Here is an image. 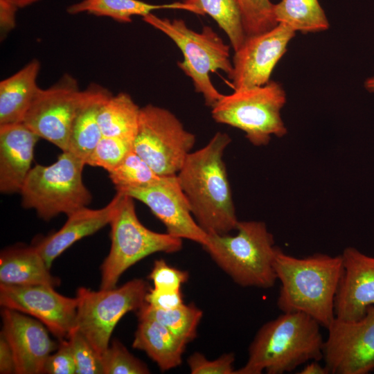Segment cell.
<instances>
[{
  "instance_id": "cell-1",
  "label": "cell",
  "mask_w": 374,
  "mask_h": 374,
  "mask_svg": "<svg viewBox=\"0 0 374 374\" xmlns=\"http://www.w3.org/2000/svg\"><path fill=\"white\" fill-rule=\"evenodd\" d=\"M228 134L217 132L203 148L189 153L177 174L195 220L208 234L235 230L237 218L224 152Z\"/></svg>"
},
{
  "instance_id": "cell-2",
  "label": "cell",
  "mask_w": 374,
  "mask_h": 374,
  "mask_svg": "<svg viewBox=\"0 0 374 374\" xmlns=\"http://www.w3.org/2000/svg\"><path fill=\"white\" fill-rule=\"evenodd\" d=\"M274 269L280 283L277 306L303 312L327 328L335 318V301L343 272L341 255L316 253L296 258L278 249Z\"/></svg>"
},
{
  "instance_id": "cell-3",
  "label": "cell",
  "mask_w": 374,
  "mask_h": 374,
  "mask_svg": "<svg viewBox=\"0 0 374 374\" xmlns=\"http://www.w3.org/2000/svg\"><path fill=\"white\" fill-rule=\"evenodd\" d=\"M321 326L303 312H283L264 323L248 349L245 364L235 374H283L323 358Z\"/></svg>"
},
{
  "instance_id": "cell-4",
  "label": "cell",
  "mask_w": 374,
  "mask_h": 374,
  "mask_svg": "<svg viewBox=\"0 0 374 374\" xmlns=\"http://www.w3.org/2000/svg\"><path fill=\"white\" fill-rule=\"evenodd\" d=\"M235 230L234 235H208L202 247L240 286L271 288L277 280L274 262L278 249L273 235L261 221H239Z\"/></svg>"
},
{
  "instance_id": "cell-5",
  "label": "cell",
  "mask_w": 374,
  "mask_h": 374,
  "mask_svg": "<svg viewBox=\"0 0 374 374\" xmlns=\"http://www.w3.org/2000/svg\"><path fill=\"white\" fill-rule=\"evenodd\" d=\"M143 21L167 35L177 46L184 59L179 68L193 81L196 92L201 93L205 104L213 107L223 96L213 85L211 73L221 70L229 76L233 69L230 46L208 26L196 32L181 19L161 18L152 13Z\"/></svg>"
},
{
  "instance_id": "cell-6",
  "label": "cell",
  "mask_w": 374,
  "mask_h": 374,
  "mask_svg": "<svg viewBox=\"0 0 374 374\" xmlns=\"http://www.w3.org/2000/svg\"><path fill=\"white\" fill-rule=\"evenodd\" d=\"M85 162L68 151H62L49 166L37 164L30 170L22 188L21 204L34 209L46 221L87 206L92 195L83 183Z\"/></svg>"
},
{
  "instance_id": "cell-7",
  "label": "cell",
  "mask_w": 374,
  "mask_h": 374,
  "mask_svg": "<svg viewBox=\"0 0 374 374\" xmlns=\"http://www.w3.org/2000/svg\"><path fill=\"white\" fill-rule=\"evenodd\" d=\"M120 193L109 223L110 251L100 267V289L116 287L121 275L145 257L157 252L175 253L183 246L182 239L145 227L137 217L134 199Z\"/></svg>"
},
{
  "instance_id": "cell-8",
  "label": "cell",
  "mask_w": 374,
  "mask_h": 374,
  "mask_svg": "<svg viewBox=\"0 0 374 374\" xmlns=\"http://www.w3.org/2000/svg\"><path fill=\"white\" fill-rule=\"evenodd\" d=\"M286 103L282 85L270 80L262 85L234 90L213 106V120L238 128L256 146L267 145L273 136L283 137L287 128L281 117Z\"/></svg>"
},
{
  "instance_id": "cell-9",
  "label": "cell",
  "mask_w": 374,
  "mask_h": 374,
  "mask_svg": "<svg viewBox=\"0 0 374 374\" xmlns=\"http://www.w3.org/2000/svg\"><path fill=\"white\" fill-rule=\"evenodd\" d=\"M147 283L135 278L119 287L93 291L77 290L75 328L101 356L109 346L112 332L127 312L139 310L145 303Z\"/></svg>"
},
{
  "instance_id": "cell-10",
  "label": "cell",
  "mask_w": 374,
  "mask_h": 374,
  "mask_svg": "<svg viewBox=\"0 0 374 374\" xmlns=\"http://www.w3.org/2000/svg\"><path fill=\"white\" fill-rule=\"evenodd\" d=\"M195 143L179 118L152 104L140 109L132 149L160 176L177 175Z\"/></svg>"
},
{
  "instance_id": "cell-11",
  "label": "cell",
  "mask_w": 374,
  "mask_h": 374,
  "mask_svg": "<svg viewBox=\"0 0 374 374\" xmlns=\"http://www.w3.org/2000/svg\"><path fill=\"white\" fill-rule=\"evenodd\" d=\"M91 91V85L80 90L75 78L64 74L52 86L39 88L22 122L39 138L67 151L74 121Z\"/></svg>"
},
{
  "instance_id": "cell-12",
  "label": "cell",
  "mask_w": 374,
  "mask_h": 374,
  "mask_svg": "<svg viewBox=\"0 0 374 374\" xmlns=\"http://www.w3.org/2000/svg\"><path fill=\"white\" fill-rule=\"evenodd\" d=\"M324 366L330 374H367L374 370V306L355 321L335 317L326 328Z\"/></svg>"
},
{
  "instance_id": "cell-13",
  "label": "cell",
  "mask_w": 374,
  "mask_h": 374,
  "mask_svg": "<svg viewBox=\"0 0 374 374\" xmlns=\"http://www.w3.org/2000/svg\"><path fill=\"white\" fill-rule=\"evenodd\" d=\"M0 304L35 317L60 340L75 327L77 297L63 296L51 286L0 283Z\"/></svg>"
},
{
  "instance_id": "cell-14",
  "label": "cell",
  "mask_w": 374,
  "mask_h": 374,
  "mask_svg": "<svg viewBox=\"0 0 374 374\" xmlns=\"http://www.w3.org/2000/svg\"><path fill=\"white\" fill-rule=\"evenodd\" d=\"M295 33L288 26L278 24L266 32L247 37L242 46L234 51L233 69L228 76L233 90L268 83Z\"/></svg>"
},
{
  "instance_id": "cell-15",
  "label": "cell",
  "mask_w": 374,
  "mask_h": 374,
  "mask_svg": "<svg viewBox=\"0 0 374 374\" xmlns=\"http://www.w3.org/2000/svg\"><path fill=\"white\" fill-rule=\"evenodd\" d=\"M116 191L145 204L164 224L168 234L202 246L206 243L208 234L193 216L177 175L163 176L157 183L147 188Z\"/></svg>"
},
{
  "instance_id": "cell-16",
  "label": "cell",
  "mask_w": 374,
  "mask_h": 374,
  "mask_svg": "<svg viewBox=\"0 0 374 374\" xmlns=\"http://www.w3.org/2000/svg\"><path fill=\"white\" fill-rule=\"evenodd\" d=\"M1 333L13 353L15 373L39 374L48 356L57 348L39 320L19 311L3 308Z\"/></svg>"
},
{
  "instance_id": "cell-17",
  "label": "cell",
  "mask_w": 374,
  "mask_h": 374,
  "mask_svg": "<svg viewBox=\"0 0 374 374\" xmlns=\"http://www.w3.org/2000/svg\"><path fill=\"white\" fill-rule=\"evenodd\" d=\"M341 255L343 272L335 296V317L355 321L374 306V257L353 247Z\"/></svg>"
},
{
  "instance_id": "cell-18",
  "label": "cell",
  "mask_w": 374,
  "mask_h": 374,
  "mask_svg": "<svg viewBox=\"0 0 374 374\" xmlns=\"http://www.w3.org/2000/svg\"><path fill=\"white\" fill-rule=\"evenodd\" d=\"M39 137L24 123L0 125V191L19 193L31 168Z\"/></svg>"
},
{
  "instance_id": "cell-19",
  "label": "cell",
  "mask_w": 374,
  "mask_h": 374,
  "mask_svg": "<svg viewBox=\"0 0 374 374\" xmlns=\"http://www.w3.org/2000/svg\"><path fill=\"white\" fill-rule=\"evenodd\" d=\"M120 197L121 193L117 191L103 208L91 209L84 206L72 212L60 229L35 244L34 247L47 266L51 268L55 259L75 242L109 224Z\"/></svg>"
},
{
  "instance_id": "cell-20",
  "label": "cell",
  "mask_w": 374,
  "mask_h": 374,
  "mask_svg": "<svg viewBox=\"0 0 374 374\" xmlns=\"http://www.w3.org/2000/svg\"><path fill=\"white\" fill-rule=\"evenodd\" d=\"M138 318L132 347L144 351L161 371L181 365L187 343L156 319L145 316Z\"/></svg>"
},
{
  "instance_id": "cell-21",
  "label": "cell",
  "mask_w": 374,
  "mask_h": 374,
  "mask_svg": "<svg viewBox=\"0 0 374 374\" xmlns=\"http://www.w3.org/2000/svg\"><path fill=\"white\" fill-rule=\"evenodd\" d=\"M34 246H16L3 250L0 256V283L14 285L57 286L59 278Z\"/></svg>"
},
{
  "instance_id": "cell-22",
  "label": "cell",
  "mask_w": 374,
  "mask_h": 374,
  "mask_svg": "<svg viewBox=\"0 0 374 374\" xmlns=\"http://www.w3.org/2000/svg\"><path fill=\"white\" fill-rule=\"evenodd\" d=\"M39 62L34 59L0 82V125L22 122L38 90Z\"/></svg>"
},
{
  "instance_id": "cell-23",
  "label": "cell",
  "mask_w": 374,
  "mask_h": 374,
  "mask_svg": "<svg viewBox=\"0 0 374 374\" xmlns=\"http://www.w3.org/2000/svg\"><path fill=\"white\" fill-rule=\"evenodd\" d=\"M91 86V96L73 124L67 148L68 152L84 162L103 136L98 121V113L102 105L112 95L103 86Z\"/></svg>"
},
{
  "instance_id": "cell-24",
  "label": "cell",
  "mask_w": 374,
  "mask_h": 374,
  "mask_svg": "<svg viewBox=\"0 0 374 374\" xmlns=\"http://www.w3.org/2000/svg\"><path fill=\"white\" fill-rule=\"evenodd\" d=\"M161 9H180L190 12V7L183 1L152 4L140 0H82L69 6L67 12L71 15L86 12L128 23L134 16L143 17Z\"/></svg>"
},
{
  "instance_id": "cell-25",
  "label": "cell",
  "mask_w": 374,
  "mask_h": 374,
  "mask_svg": "<svg viewBox=\"0 0 374 374\" xmlns=\"http://www.w3.org/2000/svg\"><path fill=\"white\" fill-rule=\"evenodd\" d=\"M141 108L125 92L112 95L100 107L98 121L105 136L133 141L137 132Z\"/></svg>"
},
{
  "instance_id": "cell-26",
  "label": "cell",
  "mask_w": 374,
  "mask_h": 374,
  "mask_svg": "<svg viewBox=\"0 0 374 374\" xmlns=\"http://www.w3.org/2000/svg\"><path fill=\"white\" fill-rule=\"evenodd\" d=\"M278 24L302 33L324 31L330 26L319 0H281L274 7Z\"/></svg>"
},
{
  "instance_id": "cell-27",
  "label": "cell",
  "mask_w": 374,
  "mask_h": 374,
  "mask_svg": "<svg viewBox=\"0 0 374 374\" xmlns=\"http://www.w3.org/2000/svg\"><path fill=\"white\" fill-rule=\"evenodd\" d=\"M197 15H208L226 34L234 51L244 43V32L238 0H184Z\"/></svg>"
},
{
  "instance_id": "cell-28",
  "label": "cell",
  "mask_w": 374,
  "mask_h": 374,
  "mask_svg": "<svg viewBox=\"0 0 374 374\" xmlns=\"http://www.w3.org/2000/svg\"><path fill=\"white\" fill-rule=\"evenodd\" d=\"M137 316L149 317L165 326L177 337L188 344L197 337L203 312L193 304H184L168 310L154 308L148 303L137 310Z\"/></svg>"
},
{
  "instance_id": "cell-29",
  "label": "cell",
  "mask_w": 374,
  "mask_h": 374,
  "mask_svg": "<svg viewBox=\"0 0 374 374\" xmlns=\"http://www.w3.org/2000/svg\"><path fill=\"white\" fill-rule=\"evenodd\" d=\"M108 174L116 190L147 188L157 183L163 177L159 175L133 149Z\"/></svg>"
},
{
  "instance_id": "cell-30",
  "label": "cell",
  "mask_w": 374,
  "mask_h": 374,
  "mask_svg": "<svg viewBox=\"0 0 374 374\" xmlns=\"http://www.w3.org/2000/svg\"><path fill=\"white\" fill-rule=\"evenodd\" d=\"M247 37L258 35L275 27L278 23L270 0H238Z\"/></svg>"
},
{
  "instance_id": "cell-31",
  "label": "cell",
  "mask_w": 374,
  "mask_h": 374,
  "mask_svg": "<svg viewBox=\"0 0 374 374\" xmlns=\"http://www.w3.org/2000/svg\"><path fill=\"white\" fill-rule=\"evenodd\" d=\"M133 141L103 136L91 154L86 160V165L100 167L107 172L114 169L132 149Z\"/></svg>"
},
{
  "instance_id": "cell-32",
  "label": "cell",
  "mask_w": 374,
  "mask_h": 374,
  "mask_svg": "<svg viewBox=\"0 0 374 374\" xmlns=\"http://www.w3.org/2000/svg\"><path fill=\"white\" fill-rule=\"evenodd\" d=\"M104 374H147L150 369L131 354L118 340H114L101 355Z\"/></svg>"
},
{
  "instance_id": "cell-33",
  "label": "cell",
  "mask_w": 374,
  "mask_h": 374,
  "mask_svg": "<svg viewBox=\"0 0 374 374\" xmlns=\"http://www.w3.org/2000/svg\"><path fill=\"white\" fill-rule=\"evenodd\" d=\"M72 350L77 374H104L101 356L75 328L67 338Z\"/></svg>"
},
{
  "instance_id": "cell-34",
  "label": "cell",
  "mask_w": 374,
  "mask_h": 374,
  "mask_svg": "<svg viewBox=\"0 0 374 374\" xmlns=\"http://www.w3.org/2000/svg\"><path fill=\"white\" fill-rule=\"evenodd\" d=\"M234 362L235 355L231 353L210 360L204 355L195 352L187 360L192 374H235Z\"/></svg>"
},
{
  "instance_id": "cell-35",
  "label": "cell",
  "mask_w": 374,
  "mask_h": 374,
  "mask_svg": "<svg viewBox=\"0 0 374 374\" xmlns=\"http://www.w3.org/2000/svg\"><path fill=\"white\" fill-rule=\"evenodd\" d=\"M148 278L154 288L163 290H179L189 278L187 271L170 266L163 259L156 260Z\"/></svg>"
},
{
  "instance_id": "cell-36",
  "label": "cell",
  "mask_w": 374,
  "mask_h": 374,
  "mask_svg": "<svg viewBox=\"0 0 374 374\" xmlns=\"http://www.w3.org/2000/svg\"><path fill=\"white\" fill-rule=\"evenodd\" d=\"M60 341L55 353H51L46 359L43 373H75V365L69 342L67 339Z\"/></svg>"
},
{
  "instance_id": "cell-37",
  "label": "cell",
  "mask_w": 374,
  "mask_h": 374,
  "mask_svg": "<svg viewBox=\"0 0 374 374\" xmlns=\"http://www.w3.org/2000/svg\"><path fill=\"white\" fill-rule=\"evenodd\" d=\"M145 303L154 308L163 310L176 308L184 303L181 290H163L154 287L148 290Z\"/></svg>"
},
{
  "instance_id": "cell-38",
  "label": "cell",
  "mask_w": 374,
  "mask_h": 374,
  "mask_svg": "<svg viewBox=\"0 0 374 374\" xmlns=\"http://www.w3.org/2000/svg\"><path fill=\"white\" fill-rule=\"evenodd\" d=\"M19 8L6 0H0V26L4 35L15 26L16 12Z\"/></svg>"
},
{
  "instance_id": "cell-39",
  "label": "cell",
  "mask_w": 374,
  "mask_h": 374,
  "mask_svg": "<svg viewBox=\"0 0 374 374\" xmlns=\"http://www.w3.org/2000/svg\"><path fill=\"white\" fill-rule=\"evenodd\" d=\"M0 373L1 374L15 373V364L11 347L1 333L0 335Z\"/></svg>"
},
{
  "instance_id": "cell-40",
  "label": "cell",
  "mask_w": 374,
  "mask_h": 374,
  "mask_svg": "<svg viewBox=\"0 0 374 374\" xmlns=\"http://www.w3.org/2000/svg\"><path fill=\"white\" fill-rule=\"evenodd\" d=\"M299 374H329L326 367L321 365L319 361H311L299 373Z\"/></svg>"
},
{
  "instance_id": "cell-41",
  "label": "cell",
  "mask_w": 374,
  "mask_h": 374,
  "mask_svg": "<svg viewBox=\"0 0 374 374\" xmlns=\"http://www.w3.org/2000/svg\"><path fill=\"white\" fill-rule=\"evenodd\" d=\"M6 1L12 3V4L16 6L18 8H23L30 5H32L33 3H35L40 0H6Z\"/></svg>"
},
{
  "instance_id": "cell-42",
  "label": "cell",
  "mask_w": 374,
  "mask_h": 374,
  "mask_svg": "<svg viewBox=\"0 0 374 374\" xmlns=\"http://www.w3.org/2000/svg\"><path fill=\"white\" fill-rule=\"evenodd\" d=\"M364 87L368 91L374 93V76L368 78L365 81Z\"/></svg>"
}]
</instances>
